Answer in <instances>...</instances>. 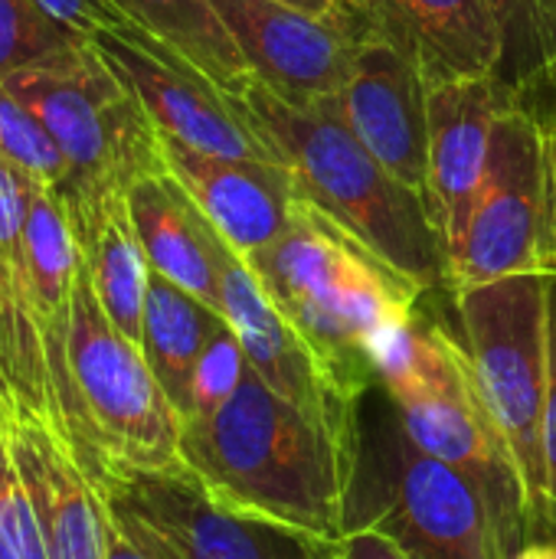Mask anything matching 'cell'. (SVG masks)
<instances>
[{
    "mask_svg": "<svg viewBox=\"0 0 556 559\" xmlns=\"http://www.w3.org/2000/svg\"><path fill=\"white\" fill-rule=\"evenodd\" d=\"M177 455L216 501L236 511L324 540L344 537V442L252 367L213 416L180 423Z\"/></svg>",
    "mask_w": 556,
    "mask_h": 559,
    "instance_id": "cell-1",
    "label": "cell"
},
{
    "mask_svg": "<svg viewBox=\"0 0 556 559\" xmlns=\"http://www.w3.org/2000/svg\"><path fill=\"white\" fill-rule=\"evenodd\" d=\"M246 265L351 400L377 383L383 341L416 318L423 292L318 206L298 200L285 233Z\"/></svg>",
    "mask_w": 556,
    "mask_h": 559,
    "instance_id": "cell-2",
    "label": "cell"
},
{
    "mask_svg": "<svg viewBox=\"0 0 556 559\" xmlns=\"http://www.w3.org/2000/svg\"><path fill=\"white\" fill-rule=\"evenodd\" d=\"M236 102L292 170L305 203L331 216L423 295L446 292V259L426 197L400 183L357 141L334 98L295 108L252 82Z\"/></svg>",
    "mask_w": 556,
    "mask_h": 559,
    "instance_id": "cell-3",
    "label": "cell"
},
{
    "mask_svg": "<svg viewBox=\"0 0 556 559\" xmlns=\"http://www.w3.org/2000/svg\"><path fill=\"white\" fill-rule=\"evenodd\" d=\"M374 531L410 559H505L482 488L423 452L390 393L374 383L354 416L344 485V534Z\"/></svg>",
    "mask_w": 556,
    "mask_h": 559,
    "instance_id": "cell-4",
    "label": "cell"
},
{
    "mask_svg": "<svg viewBox=\"0 0 556 559\" xmlns=\"http://www.w3.org/2000/svg\"><path fill=\"white\" fill-rule=\"evenodd\" d=\"M377 383L397 403L410 439L482 488L501 531L505 559L518 557L531 544L524 481L478 396L459 334L416 311L383 341Z\"/></svg>",
    "mask_w": 556,
    "mask_h": 559,
    "instance_id": "cell-5",
    "label": "cell"
},
{
    "mask_svg": "<svg viewBox=\"0 0 556 559\" xmlns=\"http://www.w3.org/2000/svg\"><path fill=\"white\" fill-rule=\"evenodd\" d=\"M547 292L551 272H524L449 292L478 396L524 481L531 544L556 537L544 468V416L551 383Z\"/></svg>",
    "mask_w": 556,
    "mask_h": 559,
    "instance_id": "cell-6",
    "label": "cell"
},
{
    "mask_svg": "<svg viewBox=\"0 0 556 559\" xmlns=\"http://www.w3.org/2000/svg\"><path fill=\"white\" fill-rule=\"evenodd\" d=\"M3 82L59 144L69 164V187L59 193L66 203L128 193L138 177L167 170L161 131L92 39H75Z\"/></svg>",
    "mask_w": 556,
    "mask_h": 559,
    "instance_id": "cell-7",
    "label": "cell"
},
{
    "mask_svg": "<svg viewBox=\"0 0 556 559\" xmlns=\"http://www.w3.org/2000/svg\"><path fill=\"white\" fill-rule=\"evenodd\" d=\"M111 527L147 559H338L341 540H324L216 501L184 465L82 468Z\"/></svg>",
    "mask_w": 556,
    "mask_h": 559,
    "instance_id": "cell-8",
    "label": "cell"
},
{
    "mask_svg": "<svg viewBox=\"0 0 556 559\" xmlns=\"http://www.w3.org/2000/svg\"><path fill=\"white\" fill-rule=\"evenodd\" d=\"M69 377L75 400V459L128 468L180 465V416L144 354L102 311L85 262L72 288Z\"/></svg>",
    "mask_w": 556,
    "mask_h": 559,
    "instance_id": "cell-9",
    "label": "cell"
},
{
    "mask_svg": "<svg viewBox=\"0 0 556 559\" xmlns=\"http://www.w3.org/2000/svg\"><path fill=\"white\" fill-rule=\"evenodd\" d=\"M551 272L544 121L528 105L498 115L469 226L446 259V292Z\"/></svg>",
    "mask_w": 556,
    "mask_h": 559,
    "instance_id": "cell-10",
    "label": "cell"
},
{
    "mask_svg": "<svg viewBox=\"0 0 556 559\" xmlns=\"http://www.w3.org/2000/svg\"><path fill=\"white\" fill-rule=\"evenodd\" d=\"M92 43L134 88L161 134L216 157L279 160L233 95L216 88L200 69L161 46L144 29L134 26L128 33H102Z\"/></svg>",
    "mask_w": 556,
    "mask_h": 559,
    "instance_id": "cell-11",
    "label": "cell"
},
{
    "mask_svg": "<svg viewBox=\"0 0 556 559\" xmlns=\"http://www.w3.org/2000/svg\"><path fill=\"white\" fill-rule=\"evenodd\" d=\"M213 3L239 43L256 82L295 108L338 98L357 43L367 33L351 0L334 16H311L279 0Z\"/></svg>",
    "mask_w": 556,
    "mask_h": 559,
    "instance_id": "cell-12",
    "label": "cell"
},
{
    "mask_svg": "<svg viewBox=\"0 0 556 559\" xmlns=\"http://www.w3.org/2000/svg\"><path fill=\"white\" fill-rule=\"evenodd\" d=\"M334 108L400 183L423 193L429 164V82L410 56L367 29Z\"/></svg>",
    "mask_w": 556,
    "mask_h": 559,
    "instance_id": "cell-13",
    "label": "cell"
},
{
    "mask_svg": "<svg viewBox=\"0 0 556 559\" xmlns=\"http://www.w3.org/2000/svg\"><path fill=\"white\" fill-rule=\"evenodd\" d=\"M518 102L521 98L498 75L429 85V164L423 197L442 259L456 252L469 226L495 121Z\"/></svg>",
    "mask_w": 556,
    "mask_h": 559,
    "instance_id": "cell-14",
    "label": "cell"
},
{
    "mask_svg": "<svg viewBox=\"0 0 556 559\" xmlns=\"http://www.w3.org/2000/svg\"><path fill=\"white\" fill-rule=\"evenodd\" d=\"M220 311L226 324L236 331L249 367L288 403L315 416L328 426L344 449L351 445L357 403H351L324 373L311 347L301 334L288 324V318L275 308L265 295L252 269L242 255H229L223 265V288H220Z\"/></svg>",
    "mask_w": 556,
    "mask_h": 559,
    "instance_id": "cell-15",
    "label": "cell"
},
{
    "mask_svg": "<svg viewBox=\"0 0 556 559\" xmlns=\"http://www.w3.org/2000/svg\"><path fill=\"white\" fill-rule=\"evenodd\" d=\"M161 154L167 174L242 259L275 242L301 200L292 170L279 160L216 157L167 134H161Z\"/></svg>",
    "mask_w": 556,
    "mask_h": 559,
    "instance_id": "cell-16",
    "label": "cell"
},
{
    "mask_svg": "<svg viewBox=\"0 0 556 559\" xmlns=\"http://www.w3.org/2000/svg\"><path fill=\"white\" fill-rule=\"evenodd\" d=\"M364 26L410 56L429 85L498 75L505 43L488 0H351Z\"/></svg>",
    "mask_w": 556,
    "mask_h": 559,
    "instance_id": "cell-17",
    "label": "cell"
},
{
    "mask_svg": "<svg viewBox=\"0 0 556 559\" xmlns=\"http://www.w3.org/2000/svg\"><path fill=\"white\" fill-rule=\"evenodd\" d=\"M3 432L49 559H105L108 518L69 442L29 416L13 419Z\"/></svg>",
    "mask_w": 556,
    "mask_h": 559,
    "instance_id": "cell-18",
    "label": "cell"
},
{
    "mask_svg": "<svg viewBox=\"0 0 556 559\" xmlns=\"http://www.w3.org/2000/svg\"><path fill=\"white\" fill-rule=\"evenodd\" d=\"M125 200L147 265L220 311L223 265L233 249L190 193L167 170H157L138 177Z\"/></svg>",
    "mask_w": 556,
    "mask_h": 559,
    "instance_id": "cell-19",
    "label": "cell"
},
{
    "mask_svg": "<svg viewBox=\"0 0 556 559\" xmlns=\"http://www.w3.org/2000/svg\"><path fill=\"white\" fill-rule=\"evenodd\" d=\"M66 210L102 311L131 344L141 347L151 265L138 242L125 193L69 200Z\"/></svg>",
    "mask_w": 556,
    "mask_h": 559,
    "instance_id": "cell-20",
    "label": "cell"
},
{
    "mask_svg": "<svg viewBox=\"0 0 556 559\" xmlns=\"http://www.w3.org/2000/svg\"><path fill=\"white\" fill-rule=\"evenodd\" d=\"M223 321L226 318L216 308H210L206 301H200L197 295L184 292L180 285L151 269L141 324V354L180 419L190 413V380L197 360Z\"/></svg>",
    "mask_w": 556,
    "mask_h": 559,
    "instance_id": "cell-21",
    "label": "cell"
},
{
    "mask_svg": "<svg viewBox=\"0 0 556 559\" xmlns=\"http://www.w3.org/2000/svg\"><path fill=\"white\" fill-rule=\"evenodd\" d=\"M128 20L200 69L226 95H242L256 75L213 0H115Z\"/></svg>",
    "mask_w": 556,
    "mask_h": 559,
    "instance_id": "cell-22",
    "label": "cell"
},
{
    "mask_svg": "<svg viewBox=\"0 0 556 559\" xmlns=\"http://www.w3.org/2000/svg\"><path fill=\"white\" fill-rule=\"evenodd\" d=\"M505 56L498 79L528 105V95L551 85L556 56V0H488Z\"/></svg>",
    "mask_w": 556,
    "mask_h": 559,
    "instance_id": "cell-23",
    "label": "cell"
},
{
    "mask_svg": "<svg viewBox=\"0 0 556 559\" xmlns=\"http://www.w3.org/2000/svg\"><path fill=\"white\" fill-rule=\"evenodd\" d=\"M0 154L10 164H16L29 180L52 187L56 193L69 187V164L59 144L3 79H0Z\"/></svg>",
    "mask_w": 556,
    "mask_h": 559,
    "instance_id": "cell-24",
    "label": "cell"
},
{
    "mask_svg": "<svg viewBox=\"0 0 556 559\" xmlns=\"http://www.w3.org/2000/svg\"><path fill=\"white\" fill-rule=\"evenodd\" d=\"M82 36L56 26L33 0H0V79L33 66Z\"/></svg>",
    "mask_w": 556,
    "mask_h": 559,
    "instance_id": "cell-25",
    "label": "cell"
},
{
    "mask_svg": "<svg viewBox=\"0 0 556 559\" xmlns=\"http://www.w3.org/2000/svg\"><path fill=\"white\" fill-rule=\"evenodd\" d=\"M246 370H249L246 350H242L236 331L223 321L220 331L210 337V344L203 347V354L197 360V370H193V380H190V413L184 419L213 416L239 390Z\"/></svg>",
    "mask_w": 556,
    "mask_h": 559,
    "instance_id": "cell-26",
    "label": "cell"
},
{
    "mask_svg": "<svg viewBox=\"0 0 556 559\" xmlns=\"http://www.w3.org/2000/svg\"><path fill=\"white\" fill-rule=\"evenodd\" d=\"M0 534L20 554V559H49L36 511L20 481L3 429H0Z\"/></svg>",
    "mask_w": 556,
    "mask_h": 559,
    "instance_id": "cell-27",
    "label": "cell"
},
{
    "mask_svg": "<svg viewBox=\"0 0 556 559\" xmlns=\"http://www.w3.org/2000/svg\"><path fill=\"white\" fill-rule=\"evenodd\" d=\"M56 26L72 36L95 39L102 33H128L134 23L115 0H33Z\"/></svg>",
    "mask_w": 556,
    "mask_h": 559,
    "instance_id": "cell-28",
    "label": "cell"
},
{
    "mask_svg": "<svg viewBox=\"0 0 556 559\" xmlns=\"http://www.w3.org/2000/svg\"><path fill=\"white\" fill-rule=\"evenodd\" d=\"M547 328H551V383H547V416H544V468H547V501L556 531V272L547 292Z\"/></svg>",
    "mask_w": 556,
    "mask_h": 559,
    "instance_id": "cell-29",
    "label": "cell"
},
{
    "mask_svg": "<svg viewBox=\"0 0 556 559\" xmlns=\"http://www.w3.org/2000/svg\"><path fill=\"white\" fill-rule=\"evenodd\" d=\"M338 559H410L397 544L374 531H357L341 537V557Z\"/></svg>",
    "mask_w": 556,
    "mask_h": 559,
    "instance_id": "cell-30",
    "label": "cell"
},
{
    "mask_svg": "<svg viewBox=\"0 0 556 559\" xmlns=\"http://www.w3.org/2000/svg\"><path fill=\"white\" fill-rule=\"evenodd\" d=\"M544 157H547V239H551V275L556 272V115L544 121Z\"/></svg>",
    "mask_w": 556,
    "mask_h": 559,
    "instance_id": "cell-31",
    "label": "cell"
},
{
    "mask_svg": "<svg viewBox=\"0 0 556 559\" xmlns=\"http://www.w3.org/2000/svg\"><path fill=\"white\" fill-rule=\"evenodd\" d=\"M285 7H295V10H305L311 16H334L347 7V0H279Z\"/></svg>",
    "mask_w": 556,
    "mask_h": 559,
    "instance_id": "cell-32",
    "label": "cell"
},
{
    "mask_svg": "<svg viewBox=\"0 0 556 559\" xmlns=\"http://www.w3.org/2000/svg\"><path fill=\"white\" fill-rule=\"evenodd\" d=\"M105 559H147L138 547H131L108 521V547H105Z\"/></svg>",
    "mask_w": 556,
    "mask_h": 559,
    "instance_id": "cell-33",
    "label": "cell"
},
{
    "mask_svg": "<svg viewBox=\"0 0 556 559\" xmlns=\"http://www.w3.org/2000/svg\"><path fill=\"white\" fill-rule=\"evenodd\" d=\"M514 559H556V537L554 540H534V544H528Z\"/></svg>",
    "mask_w": 556,
    "mask_h": 559,
    "instance_id": "cell-34",
    "label": "cell"
},
{
    "mask_svg": "<svg viewBox=\"0 0 556 559\" xmlns=\"http://www.w3.org/2000/svg\"><path fill=\"white\" fill-rule=\"evenodd\" d=\"M13 419H20V416L13 413V406H10V403L3 400V393H0V429H7Z\"/></svg>",
    "mask_w": 556,
    "mask_h": 559,
    "instance_id": "cell-35",
    "label": "cell"
},
{
    "mask_svg": "<svg viewBox=\"0 0 556 559\" xmlns=\"http://www.w3.org/2000/svg\"><path fill=\"white\" fill-rule=\"evenodd\" d=\"M0 559H20V554L7 544V537L0 534Z\"/></svg>",
    "mask_w": 556,
    "mask_h": 559,
    "instance_id": "cell-36",
    "label": "cell"
},
{
    "mask_svg": "<svg viewBox=\"0 0 556 559\" xmlns=\"http://www.w3.org/2000/svg\"><path fill=\"white\" fill-rule=\"evenodd\" d=\"M551 92L556 95V56H554V72H551Z\"/></svg>",
    "mask_w": 556,
    "mask_h": 559,
    "instance_id": "cell-37",
    "label": "cell"
}]
</instances>
